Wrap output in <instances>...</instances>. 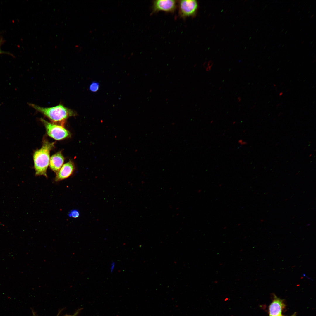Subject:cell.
Segmentation results:
<instances>
[{
    "label": "cell",
    "mask_w": 316,
    "mask_h": 316,
    "mask_svg": "<svg viewBox=\"0 0 316 316\" xmlns=\"http://www.w3.org/2000/svg\"><path fill=\"white\" fill-rule=\"evenodd\" d=\"M210 69H211V67H207V68H206V71H210Z\"/></svg>",
    "instance_id": "16"
},
{
    "label": "cell",
    "mask_w": 316,
    "mask_h": 316,
    "mask_svg": "<svg viewBox=\"0 0 316 316\" xmlns=\"http://www.w3.org/2000/svg\"><path fill=\"white\" fill-rule=\"evenodd\" d=\"M54 144L44 138L41 147L34 152L33 158L36 176L43 175L47 177V171L49 163L50 152L54 147Z\"/></svg>",
    "instance_id": "1"
},
{
    "label": "cell",
    "mask_w": 316,
    "mask_h": 316,
    "mask_svg": "<svg viewBox=\"0 0 316 316\" xmlns=\"http://www.w3.org/2000/svg\"><path fill=\"white\" fill-rule=\"evenodd\" d=\"M64 159L61 152H58L53 155L50 158L49 166L53 171L57 173L62 166Z\"/></svg>",
    "instance_id": "8"
},
{
    "label": "cell",
    "mask_w": 316,
    "mask_h": 316,
    "mask_svg": "<svg viewBox=\"0 0 316 316\" xmlns=\"http://www.w3.org/2000/svg\"><path fill=\"white\" fill-rule=\"evenodd\" d=\"M282 94H283V93L282 92H281V93H280V94H279V96H280Z\"/></svg>",
    "instance_id": "17"
},
{
    "label": "cell",
    "mask_w": 316,
    "mask_h": 316,
    "mask_svg": "<svg viewBox=\"0 0 316 316\" xmlns=\"http://www.w3.org/2000/svg\"><path fill=\"white\" fill-rule=\"evenodd\" d=\"M178 14L183 19L193 16L196 14L198 8V3L195 0H181L178 1Z\"/></svg>",
    "instance_id": "4"
},
{
    "label": "cell",
    "mask_w": 316,
    "mask_h": 316,
    "mask_svg": "<svg viewBox=\"0 0 316 316\" xmlns=\"http://www.w3.org/2000/svg\"><path fill=\"white\" fill-rule=\"evenodd\" d=\"M115 267V263L114 262H112L110 268V272H112Z\"/></svg>",
    "instance_id": "12"
},
{
    "label": "cell",
    "mask_w": 316,
    "mask_h": 316,
    "mask_svg": "<svg viewBox=\"0 0 316 316\" xmlns=\"http://www.w3.org/2000/svg\"><path fill=\"white\" fill-rule=\"evenodd\" d=\"M68 215L70 217L77 218L80 216V212L77 209H73L69 212Z\"/></svg>",
    "instance_id": "10"
},
{
    "label": "cell",
    "mask_w": 316,
    "mask_h": 316,
    "mask_svg": "<svg viewBox=\"0 0 316 316\" xmlns=\"http://www.w3.org/2000/svg\"><path fill=\"white\" fill-rule=\"evenodd\" d=\"M61 311H62V310H61L59 312H58V314L56 316H59V315H60V313L61 312ZM32 312L33 316H37L36 315V314L34 312V311H33V310H32Z\"/></svg>",
    "instance_id": "14"
},
{
    "label": "cell",
    "mask_w": 316,
    "mask_h": 316,
    "mask_svg": "<svg viewBox=\"0 0 316 316\" xmlns=\"http://www.w3.org/2000/svg\"><path fill=\"white\" fill-rule=\"evenodd\" d=\"M45 128L48 135L56 140H60L70 137V132L63 127L51 123L42 118L40 119Z\"/></svg>",
    "instance_id": "3"
},
{
    "label": "cell",
    "mask_w": 316,
    "mask_h": 316,
    "mask_svg": "<svg viewBox=\"0 0 316 316\" xmlns=\"http://www.w3.org/2000/svg\"><path fill=\"white\" fill-rule=\"evenodd\" d=\"M237 100H238V102H240L241 100V97H238L237 98Z\"/></svg>",
    "instance_id": "15"
},
{
    "label": "cell",
    "mask_w": 316,
    "mask_h": 316,
    "mask_svg": "<svg viewBox=\"0 0 316 316\" xmlns=\"http://www.w3.org/2000/svg\"><path fill=\"white\" fill-rule=\"evenodd\" d=\"M285 306L283 300L275 298L269 306V316H283L282 311Z\"/></svg>",
    "instance_id": "7"
},
{
    "label": "cell",
    "mask_w": 316,
    "mask_h": 316,
    "mask_svg": "<svg viewBox=\"0 0 316 316\" xmlns=\"http://www.w3.org/2000/svg\"><path fill=\"white\" fill-rule=\"evenodd\" d=\"M178 2L174 0H155L153 1L151 14L160 11L173 13L176 9Z\"/></svg>",
    "instance_id": "5"
},
{
    "label": "cell",
    "mask_w": 316,
    "mask_h": 316,
    "mask_svg": "<svg viewBox=\"0 0 316 316\" xmlns=\"http://www.w3.org/2000/svg\"><path fill=\"white\" fill-rule=\"evenodd\" d=\"M29 105L36 111L55 122H63L69 117L75 116L76 113L61 104L49 107H44L30 103Z\"/></svg>",
    "instance_id": "2"
},
{
    "label": "cell",
    "mask_w": 316,
    "mask_h": 316,
    "mask_svg": "<svg viewBox=\"0 0 316 316\" xmlns=\"http://www.w3.org/2000/svg\"><path fill=\"white\" fill-rule=\"evenodd\" d=\"M74 169L73 162L71 160L64 164L56 173L55 180L58 181L65 179L71 175Z\"/></svg>",
    "instance_id": "6"
},
{
    "label": "cell",
    "mask_w": 316,
    "mask_h": 316,
    "mask_svg": "<svg viewBox=\"0 0 316 316\" xmlns=\"http://www.w3.org/2000/svg\"><path fill=\"white\" fill-rule=\"evenodd\" d=\"M4 41L3 40V38L1 37H0V54H6L12 56V54L10 53H9L4 52V51H2L1 50V46L2 44H3L4 43Z\"/></svg>",
    "instance_id": "11"
},
{
    "label": "cell",
    "mask_w": 316,
    "mask_h": 316,
    "mask_svg": "<svg viewBox=\"0 0 316 316\" xmlns=\"http://www.w3.org/2000/svg\"><path fill=\"white\" fill-rule=\"evenodd\" d=\"M81 309H78L73 315H66L64 316H77L78 314Z\"/></svg>",
    "instance_id": "13"
},
{
    "label": "cell",
    "mask_w": 316,
    "mask_h": 316,
    "mask_svg": "<svg viewBox=\"0 0 316 316\" xmlns=\"http://www.w3.org/2000/svg\"><path fill=\"white\" fill-rule=\"evenodd\" d=\"M100 84L98 82L93 81L90 84L89 87V90L91 92H95L99 90Z\"/></svg>",
    "instance_id": "9"
},
{
    "label": "cell",
    "mask_w": 316,
    "mask_h": 316,
    "mask_svg": "<svg viewBox=\"0 0 316 316\" xmlns=\"http://www.w3.org/2000/svg\"><path fill=\"white\" fill-rule=\"evenodd\" d=\"M295 316V315H292V316Z\"/></svg>",
    "instance_id": "18"
}]
</instances>
